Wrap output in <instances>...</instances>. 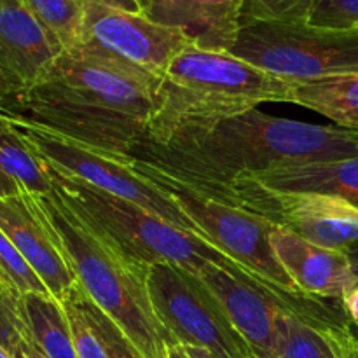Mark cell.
<instances>
[{
    "instance_id": "6da1fadb",
    "label": "cell",
    "mask_w": 358,
    "mask_h": 358,
    "mask_svg": "<svg viewBox=\"0 0 358 358\" xmlns=\"http://www.w3.org/2000/svg\"><path fill=\"white\" fill-rule=\"evenodd\" d=\"M161 84L159 73L83 44L63 49L42 79L7 94L2 108L66 138L131 156L159 108Z\"/></svg>"
},
{
    "instance_id": "7a4b0ae2",
    "label": "cell",
    "mask_w": 358,
    "mask_h": 358,
    "mask_svg": "<svg viewBox=\"0 0 358 358\" xmlns=\"http://www.w3.org/2000/svg\"><path fill=\"white\" fill-rule=\"evenodd\" d=\"M131 156L161 164L227 201V191L240 175L355 157L358 136L339 126L292 121L252 108L185 128L163 143L143 140Z\"/></svg>"
},
{
    "instance_id": "3957f363",
    "label": "cell",
    "mask_w": 358,
    "mask_h": 358,
    "mask_svg": "<svg viewBox=\"0 0 358 358\" xmlns=\"http://www.w3.org/2000/svg\"><path fill=\"white\" fill-rule=\"evenodd\" d=\"M294 84L229 51L187 45L163 72L159 108L147 138L163 143L192 126L259 108L261 103H292Z\"/></svg>"
},
{
    "instance_id": "277c9868",
    "label": "cell",
    "mask_w": 358,
    "mask_h": 358,
    "mask_svg": "<svg viewBox=\"0 0 358 358\" xmlns=\"http://www.w3.org/2000/svg\"><path fill=\"white\" fill-rule=\"evenodd\" d=\"M35 198L58 234L80 289L91 303L121 329L143 358H168L173 341L150 303L147 268L108 245L55 191Z\"/></svg>"
},
{
    "instance_id": "5b68a950",
    "label": "cell",
    "mask_w": 358,
    "mask_h": 358,
    "mask_svg": "<svg viewBox=\"0 0 358 358\" xmlns=\"http://www.w3.org/2000/svg\"><path fill=\"white\" fill-rule=\"evenodd\" d=\"M48 170L56 196L129 261L143 268L156 262H170L194 275L208 262L224 268H240L210 243L164 222L154 213L49 166Z\"/></svg>"
},
{
    "instance_id": "8992f818",
    "label": "cell",
    "mask_w": 358,
    "mask_h": 358,
    "mask_svg": "<svg viewBox=\"0 0 358 358\" xmlns=\"http://www.w3.org/2000/svg\"><path fill=\"white\" fill-rule=\"evenodd\" d=\"M131 163L138 173L170 196L171 201L194 224L203 241L227 255L259 282L303 296L269 243L275 224L196 187L161 164L135 156H131Z\"/></svg>"
},
{
    "instance_id": "52a82bcc",
    "label": "cell",
    "mask_w": 358,
    "mask_h": 358,
    "mask_svg": "<svg viewBox=\"0 0 358 358\" xmlns=\"http://www.w3.org/2000/svg\"><path fill=\"white\" fill-rule=\"evenodd\" d=\"M231 55L289 83L358 73V30H331L306 21H241Z\"/></svg>"
},
{
    "instance_id": "ba28073f",
    "label": "cell",
    "mask_w": 358,
    "mask_h": 358,
    "mask_svg": "<svg viewBox=\"0 0 358 358\" xmlns=\"http://www.w3.org/2000/svg\"><path fill=\"white\" fill-rule=\"evenodd\" d=\"M13 126L51 170L84 182L90 187L115 198L126 199L154 213L164 222L199 238L194 224L171 201L170 196L133 168L131 156L96 149L16 117Z\"/></svg>"
},
{
    "instance_id": "9c48e42d",
    "label": "cell",
    "mask_w": 358,
    "mask_h": 358,
    "mask_svg": "<svg viewBox=\"0 0 358 358\" xmlns=\"http://www.w3.org/2000/svg\"><path fill=\"white\" fill-rule=\"evenodd\" d=\"M147 290L173 345L208 350L217 358H255L222 304L194 273L156 262L147 268Z\"/></svg>"
},
{
    "instance_id": "30bf717a",
    "label": "cell",
    "mask_w": 358,
    "mask_h": 358,
    "mask_svg": "<svg viewBox=\"0 0 358 358\" xmlns=\"http://www.w3.org/2000/svg\"><path fill=\"white\" fill-rule=\"evenodd\" d=\"M227 201L318 247L348 250L358 243V206L339 196L276 192L233 182Z\"/></svg>"
},
{
    "instance_id": "8fae6325",
    "label": "cell",
    "mask_w": 358,
    "mask_h": 358,
    "mask_svg": "<svg viewBox=\"0 0 358 358\" xmlns=\"http://www.w3.org/2000/svg\"><path fill=\"white\" fill-rule=\"evenodd\" d=\"M84 45L163 76L191 42L173 28L163 27L142 13L84 6Z\"/></svg>"
},
{
    "instance_id": "7c38bea8",
    "label": "cell",
    "mask_w": 358,
    "mask_h": 358,
    "mask_svg": "<svg viewBox=\"0 0 358 358\" xmlns=\"http://www.w3.org/2000/svg\"><path fill=\"white\" fill-rule=\"evenodd\" d=\"M0 229L59 303L79 289L69 255L35 196L0 198Z\"/></svg>"
},
{
    "instance_id": "4fadbf2b",
    "label": "cell",
    "mask_w": 358,
    "mask_h": 358,
    "mask_svg": "<svg viewBox=\"0 0 358 358\" xmlns=\"http://www.w3.org/2000/svg\"><path fill=\"white\" fill-rule=\"evenodd\" d=\"M62 51L23 0H0V80L10 93L34 86Z\"/></svg>"
},
{
    "instance_id": "5bb4252c",
    "label": "cell",
    "mask_w": 358,
    "mask_h": 358,
    "mask_svg": "<svg viewBox=\"0 0 358 358\" xmlns=\"http://www.w3.org/2000/svg\"><path fill=\"white\" fill-rule=\"evenodd\" d=\"M269 243L303 296L341 299L357 285L352 259L346 250L318 247L280 226L273 229Z\"/></svg>"
},
{
    "instance_id": "9a60e30c",
    "label": "cell",
    "mask_w": 358,
    "mask_h": 358,
    "mask_svg": "<svg viewBox=\"0 0 358 358\" xmlns=\"http://www.w3.org/2000/svg\"><path fill=\"white\" fill-rule=\"evenodd\" d=\"M142 14L180 31L191 45L231 51L241 28L243 0H140Z\"/></svg>"
},
{
    "instance_id": "2e32d148",
    "label": "cell",
    "mask_w": 358,
    "mask_h": 358,
    "mask_svg": "<svg viewBox=\"0 0 358 358\" xmlns=\"http://www.w3.org/2000/svg\"><path fill=\"white\" fill-rule=\"evenodd\" d=\"M234 182L276 192H320L358 206V156L325 163H301L243 173Z\"/></svg>"
},
{
    "instance_id": "e0dca14e",
    "label": "cell",
    "mask_w": 358,
    "mask_h": 358,
    "mask_svg": "<svg viewBox=\"0 0 358 358\" xmlns=\"http://www.w3.org/2000/svg\"><path fill=\"white\" fill-rule=\"evenodd\" d=\"M27 339L48 358H77L65 306L51 294H21Z\"/></svg>"
},
{
    "instance_id": "ac0fdd59",
    "label": "cell",
    "mask_w": 358,
    "mask_h": 358,
    "mask_svg": "<svg viewBox=\"0 0 358 358\" xmlns=\"http://www.w3.org/2000/svg\"><path fill=\"white\" fill-rule=\"evenodd\" d=\"M51 192L52 180L48 166L23 136L14 126L0 133V198L45 196Z\"/></svg>"
},
{
    "instance_id": "d6986e66",
    "label": "cell",
    "mask_w": 358,
    "mask_h": 358,
    "mask_svg": "<svg viewBox=\"0 0 358 358\" xmlns=\"http://www.w3.org/2000/svg\"><path fill=\"white\" fill-rule=\"evenodd\" d=\"M292 103L318 112L339 128L358 131V73L294 84Z\"/></svg>"
},
{
    "instance_id": "ffe728a7",
    "label": "cell",
    "mask_w": 358,
    "mask_h": 358,
    "mask_svg": "<svg viewBox=\"0 0 358 358\" xmlns=\"http://www.w3.org/2000/svg\"><path fill=\"white\" fill-rule=\"evenodd\" d=\"M23 3L63 49L83 45L84 6L80 0H23Z\"/></svg>"
},
{
    "instance_id": "44dd1931",
    "label": "cell",
    "mask_w": 358,
    "mask_h": 358,
    "mask_svg": "<svg viewBox=\"0 0 358 358\" xmlns=\"http://www.w3.org/2000/svg\"><path fill=\"white\" fill-rule=\"evenodd\" d=\"M0 282L9 285L17 294H49L37 273L28 266L23 255L16 250L13 241L0 229Z\"/></svg>"
},
{
    "instance_id": "7402d4cb",
    "label": "cell",
    "mask_w": 358,
    "mask_h": 358,
    "mask_svg": "<svg viewBox=\"0 0 358 358\" xmlns=\"http://www.w3.org/2000/svg\"><path fill=\"white\" fill-rule=\"evenodd\" d=\"M76 296H77V301H79L80 308H83V311L86 313L87 320H90L91 325H93L94 332H96L98 338H100L101 343H103L108 357L110 358H143L142 353H140L138 350L131 345V341L122 334L121 329H119L117 325H115L114 322H112L110 318L100 310V308H96L93 303H91L90 297L84 294V290L80 289V287L77 289Z\"/></svg>"
},
{
    "instance_id": "603a6c76",
    "label": "cell",
    "mask_w": 358,
    "mask_h": 358,
    "mask_svg": "<svg viewBox=\"0 0 358 358\" xmlns=\"http://www.w3.org/2000/svg\"><path fill=\"white\" fill-rule=\"evenodd\" d=\"M315 0H243L241 21H306Z\"/></svg>"
},
{
    "instance_id": "cb8c5ba5",
    "label": "cell",
    "mask_w": 358,
    "mask_h": 358,
    "mask_svg": "<svg viewBox=\"0 0 358 358\" xmlns=\"http://www.w3.org/2000/svg\"><path fill=\"white\" fill-rule=\"evenodd\" d=\"M77 289L63 301L66 315H69L70 329H72V338H73V348H76L77 358H110L108 357L107 350H105L103 343L98 338L94 332L93 325L87 320L86 313L80 308L79 301L76 296Z\"/></svg>"
},
{
    "instance_id": "d4e9b609",
    "label": "cell",
    "mask_w": 358,
    "mask_h": 358,
    "mask_svg": "<svg viewBox=\"0 0 358 358\" xmlns=\"http://www.w3.org/2000/svg\"><path fill=\"white\" fill-rule=\"evenodd\" d=\"M20 296L16 290L0 282V345L14 355L17 346L27 339L23 317L20 310Z\"/></svg>"
},
{
    "instance_id": "484cf974",
    "label": "cell",
    "mask_w": 358,
    "mask_h": 358,
    "mask_svg": "<svg viewBox=\"0 0 358 358\" xmlns=\"http://www.w3.org/2000/svg\"><path fill=\"white\" fill-rule=\"evenodd\" d=\"M306 23L331 30H358V0H315Z\"/></svg>"
},
{
    "instance_id": "4316f807",
    "label": "cell",
    "mask_w": 358,
    "mask_h": 358,
    "mask_svg": "<svg viewBox=\"0 0 358 358\" xmlns=\"http://www.w3.org/2000/svg\"><path fill=\"white\" fill-rule=\"evenodd\" d=\"M168 358H217L213 353H210L208 350L203 348H196V346H189V345H177L170 346L168 350Z\"/></svg>"
},
{
    "instance_id": "83f0119b",
    "label": "cell",
    "mask_w": 358,
    "mask_h": 358,
    "mask_svg": "<svg viewBox=\"0 0 358 358\" xmlns=\"http://www.w3.org/2000/svg\"><path fill=\"white\" fill-rule=\"evenodd\" d=\"M80 3H83V6L94 3V6H103V7H110V9L128 10V13H142L140 0H80Z\"/></svg>"
},
{
    "instance_id": "f1b7e54d",
    "label": "cell",
    "mask_w": 358,
    "mask_h": 358,
    "mask_svg": "<svg viewBox=\"0 0 358 358\" xmlns=\"http://www.w3.org/2000/svg\"><path fill=\"white\" fill-rule=\"evenodd\" d=\"M341 304L350 320L358 325V283L341 297Z\"/></svg>"
},
{
    "instance_id": "f546056e",
    "label": "cell",
    "mask_w": 358,
    "mask_h": 358,
    "mask_svg": "<svg viewBox=\"0 0 358 358\" xmlns=\"http://www.w3.org/2000/svg\"><path fill=\"white\" fill-rule=\"evenodd\" d=\"M13 357L14 358H48L44 353L38 352V350L35 348L28 339H24V341L17 346V350L14 352Z\"/></svg>"
},
{
    "instance_id": "4dcf8cb0",
    "label": "cell",
    "mask_w": 358,
    "mask_h": 358,
    "mask_svg": "<svg viewBox=\"0 0 358 358\" xmlns=\"http://www.w3.org/2000/svg\"><path fill=\"white\" fill-rule=\"evenodd\" d=\"M14 124V117L10 114H7L2 107H0V133H3L6 129H9Z\"/></svg>"
},
{
    "instance_id": "1f68e13d",
    "label": "cell",
    "mask_w": 358,
    "mask_h": 358,
    "mask_svg": "<svg viewBox=\"0 0 358 358\" xmlns=\"http://www.w3.org/2000/svg\"><path fill=\"white\" fill-rule=\"evenodd\" d=\"M350 254V259H352V264H353V273H355L357 276V283H358V243L353 245L352 248H348L346 250Z\"/></svg>"
},
{
    "instance_id": "d6a6232c",
    "label": "cell",
    "mask_w": 358,
    "mask_h": 358,
    "mask_svg": "<svg viewBox=\"0 0 358 358\" xmlns=\"http://www.w3.org/2000/svg\"><path fill=\"white\" fill-rule=\"evenodd\" d=\"M9 93H10V91L7 90L6 84H3L2 80H0V107H2L3 100H6V96H7V94H9Z\"/></svg>"
},
{
    "instance_id": "836d02e7",
    "label": "cell",
    "mask_w": 358,
    "mask_h": 358,
    "mask_svg": "<svg viewBox=\"0 0 358 358\" xmlns=\"http://www.w3.org/2000/svg\"><path fill=\"white\" fill-rule=\"evenodd\" d=\"M0 358H14L13 355H10V353L9 352H7V350L6 348H3V346L2 345H0Z\"/></svg>"
},
{
    "instance_id": "e575fe53",
    "label": "cell",
    "mask_w": 358,
    "mask_h": 358,
    "mask_svg": "<svg viewBox=\"0 0 358 358\" xmlns=\"http://www.w3.org/2000/svg\"><path fill=\"white\" fill-rule=\"evenodd\" d=\"M254 355H255V358H276L273 355H268V353H254Z\"/></svg>"
},
{
    "instance_id": "d590c367",
    "label": "cell",
    "mask_w": 358,
    "mask_h": 358,
    "mask_svg": "<svg viewBox=\"0 0 358 358\" xmlns=\"http://www.w3.org/2000/svg\"><path fill=\"white\" fill-rule=\"evenodd\" d=\"M355 133H357V136H358V131H355Z\"/></svg>"
}]
</instances>
